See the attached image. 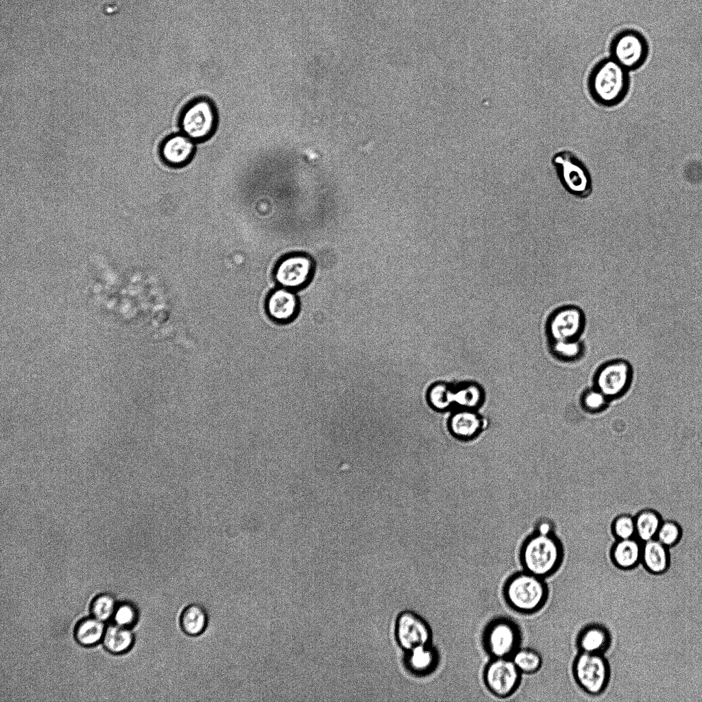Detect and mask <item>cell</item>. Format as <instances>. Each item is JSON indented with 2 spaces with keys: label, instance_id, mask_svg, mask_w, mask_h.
<instances>
[{
  "label": "cell",
  "instance_id": "cell-1",
  "mask_svg": "<svg viewBox=\"0 0 702 702\" xmlns=\"http://www.w3.org/2000/svg\"><path fill=\"white\" fill-rule=\"evenodd\" d=\"M629 88L627 70L611 58L599 61L588 77L592 97L604 106H614L622 101Z\"/></svg>",
  "mask_w": 702,
  "mask_h": 702
},
{
  "label": "cell",
  "instance_id": "cell-2",
  "mask_svg": "<svg viewBox=\"0 0 702 702\" xmlns=\"http://www.w3.org/2000/svg\"><path fill=\"white\" fill-rule=\"evenodd\" d=\"M563 556L561 544L553 533L537 532L525 540L520 553L523 570L544 579L559 569Z\"/></svg>",
  "mask_w": 702,
  "mask_h": 702
},
{
  "label": "cell",
  "instance_id": "cell-3",
  "mask_svg": "<svg viewBox=\"0 0 702 702\" xmlns=\"http://www.w3.org/2000/svg\"><path fill=\"white\" fill-rule=\"evenodd\" d=\"M503 595L513 610L530 614L544 607L548 597V588L544 578L523 570L507 580Z\"/></svg>",
  "mask_w": 702,
  "mask_h": 702
},
{
  "label": "cell",
  "instance_id": "cell-4",
  "mask_svg": "<svg viewBox=\"0 0 702 702\" xmlns=\"http://www.w3.org/2000/svg\"><path fill=\"white\" fill-rule=\"evenodd\" d=\"M551 164L563 189L578 199H586L593 193L594 184L590 169L574 152L561 149L551 158Z\"/></svg>",
  "mask_w": 702,
  "mask_h": 702
},
{
  "label": "cell",
  "instance_id": "cell-5",
  "mask_svg": "<svg viewBox=\"0 0 702 702\" xmlns=\"http://www.w3.org/2000/svg\"><path fill=\"white\" fill-rule=\"evenodd\" d=\"M218 113L208 98L199 97L188 102L182 110L178 125L182 132L197 143H204L215 134L218 126Z\"/></svg>",
  "mask_w": 702,
  "mask_h": 702
},
{
  "label": "cell",
  "instance_id": "cell-6",
  "mask_svg": "<svg viewBox=\"0 0 702 702\" xmlns=\"http://www.w3.org/2000/svg\"><path fill=\"white\" fill-rule=\"evenodd\" d=\"M573 678L585 693L602 694L611 679V666L605 654L578 652L572 665Z\"/></svg>",
  "mask_w": 702,
  "mask_h": 702
},
{
  "label": "cell",
  "instance_id": "cell-7",
  "mask_svg": "<svg viewBox=\"0 0 702 702\" xmlns=\"http://www.w3.org/2000/svg\"><path fill=\"white\" fill-rule=\"evenodd\" d=\"M315 272L312 258L302 253L282 256L276 263L273 278L278 287L295 291L306 287L313 278Z\"/></svg>",
  "mask_w": 702,
  "mask_h": 702
},
{
  "label": "cell",
  "instance_id": "cell-8",
  "mask_svg": "<svg viewBox=\"0 0 702 702\" xmlns=\"http://www.w3.org/2000/svg\"><path fill=\"white\" fill-rule=\"evenodd\" d=\"M483 639L485 649L492 658L511 657L520 647L521 633L513 620L498 618L486 626Z\"/></svg>",
  "mask_w": 702,
  "mask_h": 702
},
{
  "label": "cell",
  "instance_id": "cell-9",
  "mask_svg": "<svg viewBox=\"0 0 702 702\" xmlns=\"http://www.w3.org/2000/svg\"><path fill=\"white\" fill-rule=\"evenodd\" d=\"M610 51L612 58L625 69L640 67L649 54V45L644 36L634 29H624L612 39Z\"/></svg>",
  "mask_w": 702,
  "mask_h": 702
},
{
  "label": "cell",
  "instance_id": "cell-10",
  "mask_svg": "<svg viewBox=\"0 0 702 702\" xmlns=\"http://www.w3.org/2000/svg\"><path fill=\"white\" fill-rule=\"evenodd\" d=\"M521 675L511 657L492 658L485 667L483 680L491 693L505 698L517 690Z\"/></svg>",
  "mask_w": 702,
  "mask_h": 702
},
{
  "label": "cell",
  "instance_id": "cell-11",
  "mask_svg": "<svg viewBox=\"0 0 702 702\" xmlns=\"http://www.w3.org/2000/svg\"><path fill=\"white\" fill-rule=\"evenodd\" d=\"M633 378L630 364L624 360H614L601 365L594 376V387L609 400L621 397L627 391Z\"/></svg>",
  "mask_w": 702,
  "mask_h": 702
},
{
  "label": "cell",
  "instance_id": "cell-12",
  "mask_svg": "<svg viewBox=\"0 0 702 702\" xmlns=\"http://www.w3.org/2000/svg\"><path fill=\"white\" fill-rule=\"evenodd\" d=\"M395 635L397 643L406 652L431 643L433 636L427 622L420 615L408 610L398 615Z\"/></svg>",
  "mask_w": 702,
  "mask_h": 702
},
{
  "label": "cell",
  "instance_id": "cell-13",
  "mask_svg": "<svg viewBox=\"0 0 702 702\" xmlns=\"http://www.w3.org/2000/svg\"><path fill=\"white\" fill-rule=\"evenodd\" d=\"M265 307L273 322L281 325L288 324L299 314L300 298L295 291L278 287L267 296Z\"/></svg>",
  "mask_w": 702,
  "mask_h": 702
},
{
  "label": "cell",
  "instance_id": "cell-14",
  "mask_svg": "<svg viewBox=\"0 0 702 702\" xmlns=\"http://www.w3.org/2000/svg\"><path fill=\"white\" fill-rule=\"evenodd\" d=\"M197 149V143L181 132L167 135L158 147L159 157L167 166L180 168L189 164Z\"/></svg>",
  "mask_w": 702,
  "mask_h": 702
},
{
  "label": "cell",
  "instance_id": "cell-15",
  "mask_svg": "<svg viewBox=\"0 0 702 702\" xmlns=\"http://www.w3.org/2000/svg\"><path fill=\"white\" fill-rule=\"evenodd\" d=\"M585 317L581 309L568 306L556 311L550 317L548 330L553 341L577 339L582 333Z\"/></svg>",
  "mask_w": 702,
  "mask_h": 702
},
{
  "label": "cell",
  "instance_id": "cell-16",
  "mask_svg": "<svg viewBox=\"0 0 702 702\" xmlns=\"http://www.w3.org/2000/svg\"><path fill=\"white\" fill-rule=\"evenodd\" d=\"M612 642L611 631L597 622H590L579 630L576 644L578 652L605 654Z\"/></svg>",
  "mask_w": 702,
  "mask_h": 702
},
{
  "label": "cell",
  "instance_id": "cell-17",
  "mask_svg": "<svg viewBox=\"0 0 702 702\" xmlns=\"http://www.w3.org/2000/svg\"><path fill=\"white\" fill-rule=\"evenodd\" d=\"M487 424V421L473 410L461 409L450 417L448 426L453 437L467 441L478 437Z\"/></svg>",
  "mask_w": 702,
  "mask_h": 702
},
{
  "label": "cell",
  "instance_id": "cell-18",
  "mask_svg": "<svg viewBox=\"0 0 702 702\" xmlns=\"http://www.w3.org/2000/svg\"><path fill=\"white\" fill-rule=\"evenodd\" d=\"M641 563L650 574H664L671 564L669 548L656 538L642 542Z\"/></svg>",
  "mask_w": 702,
  "mask_h": 702
},
{
  "label": "cell",
  "instance_id": "cell-19",
  "mask_svg": "<svg viewBox=\"0 0 702 702\" xmlns=\"http://www.w3.org/2000/svg\"><path fill=\"white\" fill-rule=\"evenodd\" d=\"M642 542L637 537L617 540L613 545L610 558L620 570H631L641 563Z\"/></svg>",
  "mask_w": 702,
  "mask_h": 702
},
{
  "label": "cell",
  "instance_id": "cell-20",
  "mask_svg": "<svg viewBox=\"0 0 702 702\" xmlns=\"http://www.w3.org/2000/svg\"><path fill=\"white\" fill-rule=\"evenodd\" d=\"M439 662V653L431 643L406 652L405 664L414 675L424 676L433 673Z\"/></svg>",
  "mask_w": 702,
  "mask_h": 702
},
{
  "label": "cell",
  "instance_id": "cell-21",
  "mask_svg": "<svg viewBox=\"0 0 702 702\" xmlns=\"http://www.w3.org/2000/svg\"><path fill=\"white\" fill-rule=\"evenodd\" d=\"M180 627L188 636L197 637L202 635L208 624V616L204 607L198 603L186 606L180 616Z\"/></svg>",
  "mask_w": 702,
  "mask_h": 702
},
{
  "label": "cell",
  "instance_id": "cell-22",
  "mask_svg": "<svg viewBox=\"0 0 702 702\" xmlns=\"http://www.w3.org/2000/svg\"><path fill=\"white\" fill-rule=\"evenodd\" d=\"M635 518L636 537L644 542L656 538L662 522L660 515L653 509L640 511Z\"/></svg>",
  "mask_w": 702,
  "mask_h": 702
},
{
  "label": "cell",
  "instance_id": "cell-23",
  "mask_svg": "<svg viewBox=\"0 0 702 702\" xmlns=\"http://www.w3.org/2000/svg\"><path fill=\"white\" fill-rule=\"evenodd\" d=\"M426 399L432 409L446 411L454 404V391L444 383H435L427 389Z\"/></svg>",
  "mask_w": 702,
  "mask_h": 702
},
{
  "label": "cell",
  "instance_id": "cell-24",
  "mask_svg": "<svg viewBox=\"0 0 702 702\" xmlns=\"http://www.w3.org/2000/svg\"><path fill=\"white\" fill-rule=\"evenodd\" d=\"M522 674L531 675L537 672L542 665L541 654L532 648H518L511 657Z\"/></svg>",
  "mask_w": 702,
  "mask_h": 702
},
{
  "label": "cell",
  "instance_id": "cell-25",
  "mask_svg": "<svg viewBox=\"0 0 702 702\" xmlns=\"http://www.w3.org/2000/svg\"><path fill=\"white\" fill-rule=\"evenodd\" d=\"M132 642L131 632L121 626L110 627L105 634V646L111 651L118 653L126 650Z\"/></svg>",
  "mask_w": 702,
  "mask_h": 702
},
{
  "label": "cell",
  "instance_id": "cell-26",
  "mask_svg": "<svg viewBox=\"0 0 702 702\" xmlns=\"http://www.w3.org/2000/svg\"><path fill=\"white\" fill-rule=\"evenodd\" d=\"M481 401V391L475 385H465L454 391V404L461 409L473 410L480 405Z\"/></svg>",
  "mask_w": 702,
  "mask_h": 702
},
{
  "label": "cell",
  "instance_id": "cell-27",
  "mask_svg": "<svg viewBox=\"0 0 702 702\" xmlns=\"http://www.w3.org/2000/svg\"><path fill=\"white\" fill-rule=\"evenodd\" d=\"M552 350L555 356L563 361L577 360L583 353V345L579 340L553 341Z\"/></svg>",
  "mask_w": 702,
  "mask_h": 702
},
{
  "label": "cell",
  "instance_id": "cell-28",
  "mask_svg": "<svg viewBox=\"0 0 702 702\" xmlns=\"http://www.w3.org/2000/svg\"><path fill=\"white\" fill-rule=\"evenodd\" d=\"M104 624L97 618L83 621L77 629V638L82 644H91L98 641L104 633Z\"/></svg>",
  "mask_w": 702,
  "mask_h": 702
},
{
  "label": "cell",
  "instance_id": "cell-29",
  "mask_svg": "<svg viewBox=\"0 0 702 702\" xmlns=\"http://www.w3.org/2000/svg\"><path fill=\"white\" fill-rule=\"evenodd\" d=\"M682 531L680 525L673 520L662 521L656 539L668 548L675 546L680 541Z\"/></svg>",
  "mask_w": 702,
  "mask_h": 702
},
{
  "label": "cell",
  "instance_id": "cell-30",
  "mask_svg": "<svg viewBox=\"0 0 702 702\" xmlns=\"http://www.w3.org/2000/svg\"><path fill=\"white\" fill-rule=\"evenodd\" d=\"M581 404L589 412H599L605 409L609 400L596 387L587 389L581 396Z\"/></svg>",
  "mask_w": 702,
  "mask_h": 702
},
{
  "label": "cell",
  "instance_id": "cell-31",
  "mask_svg": "<svg viewBox=\"0 0 702 702\" xmlns=\"http://www.w3.org/2000/svg\"><path fill=\"white\" fill-rule=\"evenodd\" d=\"M612 529L617 540L636 537L635 518L628 514L618 516L613 521Z\"/></svg>",
  "mask_w": 702,
  "mask_h": 702
},
{
  "label": "cell",
  "instance_id": "cell-32",
  "mask_svg": "<svg viewBox=\"0 0 702 702\" xmlns=\"http://www.w3.org/2000/svg\"><path fill=\"white\" fill-rule=\"evenodd\" d=\"M114 601L108 595H103L97 598L93 605V613L96 618L105 620L113 613Z\"/></svg>",
  "mask_w": 702,
  "mask_h": 702
},
{
  "label": "cell",
  "instance_id": "cell-33",
  "mask_svg": "<svg viewBox=\"0 0 702 702\" xmlns=\"http://www.w3.org/2000/svg\"><path fill=\"white\" fill-rule=\"evenodd\" d=\"M136 617L134 609L128 606L123 605L117 611L115 619L120 625H124L132 622Z\"/></svg>",
  "mask_w": 702,
  "mask_h": 702
},
{
  "label": "cell",
  "instance_id": "cell-34",
  "mask_svg": "<svg viewBox=\"0 0 702 702\" xmlns=\"http://www.w3.org/2000/svg\"><path fill=\"white\" fill-rule=\"evenodd\" d=\"M553 531V525L549 520H541L539 522L537 526V533L543 535L552 534Z\"/></svg>",
  "mask_w": 702,
  "mask_h": 702
}]
</instances>
